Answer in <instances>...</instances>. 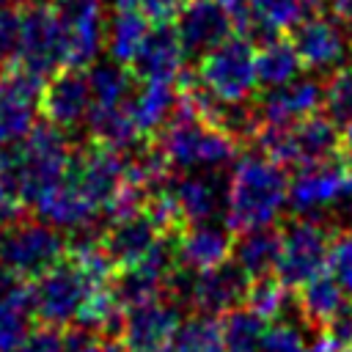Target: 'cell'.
<instances>
[{"instance_id":"16","label":"cell","mask_w":352,"mask_h":352,"mask_svg":"<svg viewBox=\"0 0 352 352\" xmlns=\"http://www.w3.org/2000/svg\"><path fill=\"white\" fill-rule=\"evenodd\" d=\"M248 286H250V275L236 261H223L212 270H201L192 278L190 311L220 316L236 305H245Z\"/></svg>"},{"instance_id":"26","label":"cell","mask_w":352,"mask_h":352,"mask_svg":"<svg viewBox=\"0 0 352 352\" xmlns=\"http://www.w3.org/2000/svg\"><path fill=\"white\" fill-rule=\"evenodd\" d=\"M85 129H88V138L124 154V151H132L143 135L132 118V113L126 110V102L124 104H116V107H99V104H91L88 116H85Z\"/></svg>"},{"instance_id":"18","label":"cell","mask_w":352,"mask_h":352,"mask_svg":"<svg viewBox=\"0 0 352 352\" xmlns=\"http://www.w3.org/2000/svg\"><path fill=\"white\" fill-rule=\"evenodd\" d=\"M38 110L50 124L60 129H72L80 121H85L91 110V85L85 69L66 66L58 74H52L44 82Z\"/></svg>"},{"instance_id":"49","label":"cell","mask_w":352,"mask_h":352,"mask_svg":"<svg viewBox=\"0 0 352 352\" xmlns=\"http://www.w3.org/2000/svg\"><path fill=\"white\" fill-rule=\"evenodd\" d=\"M346 349H349V352H352V341H349V344H346Z\"/></svg>"},{"instance_id":"27","label":"cell","mask_w":352,"mask_h":352,"mask_svg":"<svg viewBox=\"0 0 352 352\" xmlns=\"http://www.w3.org/2000/svg\"><path fill=\"white\" fill-rule=\"evenodd\" d=\"M176 85L173 82H138L132 96L126 99V110L132 113L143 138H154L176 107Z\"/></svg>"},{"instance_id":"13","label":"cell","mask_w":352,"mask_h":352,"mask_svg":"<svg viewBox=\"0 0 352 352\" xmlns=\"http://www.w3.org/2000/svg\"><path fill=\"white\" fill-rule=\"evenodd\" d=\"M187 66V50L173 22H151L143 44L129 60L138 82H173Z\"/></svg>"},{"instance_id":"37","label":"cell","mask_w":352,"mask_h":352,"mask_svg":"<svg viewBox=\"0 0 352 352\" xmlns=\"http://www.w3.org/2000/svg\"><path fill=\"white\" fill-rule=\"evenodd\" d=\"M322 88H324V96H322L324 116L344 132L352 124V69L346 66L333 69L324 77Z\"/></svg>"},{"instance_id":"44","label":"cell","mask_w":352,"mask_h":352,"mask_svg":"<svg viewBox=\"0 0 352 352\" xmlns=\"http://www.w3.org/2000/svg\"><path fill=\"white\" fill-rule=\"evenodd\" d=\"M305 352H344V346L338 344V338L327 330H319V336H314V341L305 344Z\"/></svg>"},{"instance_id":"36","label":"cell","mask_w":352,"mask_h":352,"mask_svg":"<svg viewBox=\"0 0 352 352\" xmlns=\"http://www.w3.org/2000/svg\"><path fill=\"white\" fill-rule=\"evenodd\" d=\"M264 327H267V319L253 314L248 305H236L220 314V336L228 352H256L264 336Z\"/></svg>"},{"instance_id":"15","label":"cell","mask_w":352,"mask_h":352,"mask_svg":"<svg viewBox=\"0 0 352 352\" xmlns=\"http://www.w3.org/2000/svg\"><path fill=\"white\" fill-rule=\"evenodd\" d=\"M349 176L352 173L346 170L344 160L302 165L297 168L294 179H289V206L302 217H316L319 209L333 206Z\"/></svg>"},{"instance_id":"8","label":"cell","mask_w":352,"mask_h":352,"mask_svg":"<svg viewBox=\"0 0 352 352\" xmlns=\"http://www.w3.org/2000/svg\"><path fill=\"white\" fill-rule=\"evenodd\" d=\"M30 283H33L36 319L44 324H55V327H69L77 319L85 297L94 289H99L88 280V275L69 256Z\"/></svg>"},{"instance_id":"25","label":"cell","mask_w":352,"mask_h":352,"mask_svg":"<svg viewBox=\"0 0 352 352\" xmlns=\"http://www.w3.org/2000/svg\"><path fill=\"white\" fill-rule=\"evenodd\" d=\"M349 294L338 286V280L324 270L319 275H314L311 280H305L300 286V294H297V311H300V319L314 327V330H324L346 305Z\"/></svg>"},{"instance_id":"45","label":"cell","mask_w":352,"mask_h":352,"mask_svg":"<svg viewBox=\"0 0 352 352\" xmlns=\"http://www.w3.org/2000/svg\"><path fill=\"white\" fill-rule=\"evenodd\" d=\"M333 16L341 19L346 28H352V0H330Z\"/></svg>"},{"instance_id":"50","label":"cell","mask_w":352,"mask_h":352,"mask_svg":"<svg viewBox=\"0 0 352 352\" xmlns=\"http://www.w3.org/2000/svg\"><path fill=\"white\" fill-rule=\"evenodd\" d=\"M349 36H352V28H349Z\"/></svg>"},{"instance_id":"9","label":"cell","mask_w":352,"mask_h":352,"mask_svg":"<svg viewBox=\"0 0 352 352\" xmlns=\"http://www.w3.org/2000/svg\"><path fill=\"white\" fill-rule=\"evenodd\" d=\"M63 30L66 66L88 69L104 47V0H50Z\"/></svg>"},{"instance_id":"24","label":"cell","mask_w":352,"mask_h":352,"mask_svg":"<svg viewBox=\"0 0 352 352\" xmlns=\"http://www.w3.org/2000/svg\"><path fill=\"white\" fill-rule=\"evenodd\" d=\"M33 209L38 212V220L55 226V228H82L91 226L96 217V206L69 182L60 179L55 187H50L36 204Z\"/></svg>"},{"instance_id":"28","label":"cell","mask_w":352,"mask_h":352,"mask_svg":"<svg viewBox=\"0 0 352 352\" xmlns=\"http://www.w3.org/2000/svg\"><path fill=\"white\" fill-rule=\"evenodd\" d=\"M280 239H283V231L272 226L242 231L234 236L231 258L250 275V280L261 275H272L280 256Z\"/></svg>"},{"instance_id":"17","label":"cell","mask_w":352,"mask_h":352,"mask_svg":"<svg viewBox=\"0 0 352 352\" xmlns=\"http://www.w3.org/2000/svg\"><path fill=\"white\" fill-rule=\"evenodd\" d=\"M324 88L316 77H294L283 85L264 88V94L256 96V110L264 124L292 126L322 107Z\"/></svg>"},{"instance_id":"33","label":"cell","mask_w":352,"mask_h":352,"mask_svg":"<svg viewBox=\"0 0 352 352\" xmlns=\"http://www.w3.org/2000/svg\"><path fill=\"white\" fill-rule=\"evenodd\" d=\"M302 60L292 44V38H272L261 47H256V77L261 88H275L283 85L294 77H300Z\"/></svg>"},{"instance_id":"34","label":"cell","mask_w":352,"mask_h":352,"mask_svg":"<svg viewBox=\"0 0 352 352\" xmlns=\"http://www.w3.org/2000/svg\"><path fill=\"white\" fill-rule=\"evenodd\" d=\"M88 85H91V99L99 107H116L124 104L132 91H135V74L129 72V66L118 63V60H94L88 69Z\"/></svg>"},{"instance_id":"39","label":"cell","mask_w":352,"mask_h":352,"mask_svg":"<svg viewBox=\"0 0 352 352\" xmlns=\"http://www.w3.org/2000/svg\"><path fill=\"white\" fill-rule=\"evenodd\" d=\"M327 272L338 280V286L352 297V231L341 228L330 236L327 248Z\"/></svg>"},{"instance_id":"19","label":"cell","mask_w":352,"mask_h":352,"mask_svg":"<svg viewBox=\"0 0 352 352\" xmlns=\"http://www.w3.org/2000/svg\"><path fill=\"white\" fill-rule=\"evenodd\" d=\"M182 322V308L168 297L126 308L121 344L126 352H160Z\"/></svg>"},{"instance_id":"5","label":"cell","mask_w":352,"mask_h":352,"mask_svg":"<svg viewBox=\"0 0 352 352\" xmlns=\"http://www.w3.org/2000/svg\"><path fill=\"white\" fill-rule=\"evenodd\" d=\"M66 258V236L44 220H16L0 236V261L19 278L36 280Z\"/></svg>"},{"instance_id":"32","label":"cell","mask_w":352,"mask_h":352,"mask_svg":"<svg viewBox=\"0 0 352 352\" xmlns=\"http://www.w3.org/2000/svg\"><path fill=\"white\" fill-rule=\"evenodd\" d=\"M170 170H173V165L165 157L162 146L154 138H146V143L135 146L129 160L124 162V182L140 187L143 192H154L168 184Z\"/></svg>"},{"instance_id":"11","label":"cell","mask_w":352,"mask_h":352,"mask_svg":"<svg viewBox=\"0 0 352 352\" xmlns=\"http://www.w3.org/2000/svg\"><path fill=\"white\" fill-rule=\"evenodd\" d=\"M289 38L302 60V69H308V72L330 74L333 69L344 66V60L352 50L349 28L341 19L322 16V14H314L305 22H300L297 28H292Z\"/></svg>"},{"instance_id":"3","label":"cell","mask_w":352,"mask_h":352,"mask_svg":"<svg viewBox=\"0 0 352 352\" xmlns=\"http://www.w3.org/2000/svg\"><path fill=\"white\" fill-rule=\"evenodd\" d=\"M69 154L72 146L60 126L50 124L47 118L33 124L19 146V201L25 206H33L63 179Z\"/></svg>"},{"instance_id":"10","label":"cell","mask_w":352,"mask_h":352,"mask_svg":"<svg viewBox=\"0 0 352 352\" xmlns=\"http://www.w3.org/2000/svg\"><path fill=\"white\" fill-rule=\"evenodd\" d=\"M63 179H69L96 209H104V204L124 184V160L118 151L88 140L80 148H72Z\"/></svg>"},{"instance_id":"4","label":"cell","mask_w":352,"mask_h":352,"mask_svg":"<svg viewBox=\"0 0 352 352\" xmlns=\"http://www.w3.org/2000/svg\"><path fill=\"white\" fill-rule=\"evenodd\" d=\"M198 80L223 102H248L256 88V44L245 36H228L198 58Z\"/></svg>"},{"instance_id":"21","label":"cell","mask_w":352,"mask_h":352,"mask_svg":"<svg viewBox=\"0 0 352 352\" xmlns=\"http://www.w3.org/2000/svg\"><path fill=\"white\" fill-rule=\"evenodd\" d=\"M173 239H176V264L195 272L228 261L234 248V231L228 226H214V223L187 226Z\"/></svg>"},{"instance_id":"35","label":"cell","mask_w":352,"mask_h":352,"mask_svg":"<svg viewBox=\"0 0 352 352\" xmlns=\"http://www.w3.org/2000/svg\"><path fill=\"white\" fill-rule=\"evenodd\" d=\"M160 352H226L220 336V319L206 314H192L190 319L179 322V327Z\"/></svg>"},{"instance_id":"22","label":"cell","mask_w":352,"mask_h":352,"mask_svg":"<svg viewBox=\"0 0 352 352\" xmlns=\"http://www.w3.org/2000/svg\"><path fill=\"white\" fill-rule=\"evenodd\" d=\"M160 236L162 231L154 226V220L146 212H138L132 217L107 223L102 231V248L116 264V270H121V267H132L143 261V256L154 248Z\"/></svg>"},{"instance_id":"14","label":"cell","mask_w":352,"mask_h":352,"mask_svg":"<svg viewBox=\"0 0 352 352\" xmlns=\"http://www.w3.org/2000/svg\"><path fill=\"white\" fill-rule=\"evenodd\" d=\"M173 25L187 50V58H201L234 36V19L223 0H184L173 16Z\"/></svg>"},{"instance_id":"40","label":"cell","mask_w":352,"mask_h":352,"mask_svg":"<svg viewBox=\"0 0 352 352\" xmlns=\"http://www.w3.org/2000/svg\"><path fill=\"white\" fill-rule=\"evenodd\" d=\"M22 38V11L19 6H0V72L16 63Z\"/></svg>"},{"instance_id":"41","label":"cell","mask_w":352,"mask_h":352,"mask_svg":"<svg viewBox=\"0 0 352 352\" xmlns=\"http://www.w3.org/2000/svg\"><path fill=\"white\" fill-rule=\"evenodd\" d=\"M256 352H305V341L300 327H294L286 319H272V324L264 327Z\"/></svg>"},{"instance_id":"46","label":"cell","mask_w":352,"mask_h":352,"mask_svg":"<svg viewBox=\"0 0 352 352\" xmlns=\"http://www.w3.org/2000/svg\"><path fill=\"white\" fill-rule=\"evenodd\" d=\"M341 160H344L346 170L352 173V124L341 132Z\"/></svg>"},{"instance_id":"1","label":"cell","mask_w":352,"mask_h":352,"mask_svg":"<svg viewBox=\"0 0 352 352\" xmlns=\"http://www.w3.org/2000/svg\"><path fill=\"white\" fill-rule=\"evenodd\" d=\"M286 204L289 176L283 165L261 154H242L234 162L226 182V226L234 234L272 226Z\"/></svg>"},{"instance_id":"43","label":"cell","mask_w":352,"mask_h":352,"mask_svg":"<svg viewBox=\"0 0 352 352\" xmlns=\"http://www.w3.org/2000/svg\"><path fill=\"white\" fill-rule=\"evenodd\" d=\"M72 352H124V344L121 341H116V338H96V336H91V338H85L77 349H72Z\"/></svg>"},{"instance_id":"38","label":"cell","mask_w":352,"mask_h":352,"mask_svg":"<svg viewBox=\"0 0 352 352\" xmlns=\"http://www.w3.org/2000/svg\"><path fill=\"white\" fill-rule=\"evenodd\" d=\"M289 289L272 275H261V278H253L250 286H248V294H245V305L258 314L261 319H280L283 308H286V294Z\"/></svg>"},{"instance_id":"7","label":"cell","mask_w":352,"mask_h":352,"mask_svg":"<svg viewBox=\"0 0 352 352\" xmlns=\"http://www.w3.org/2000/svg\"><path fill=\"white\" fill-rule=\"evenodd\" d=\"M22 11V38L16 66L25 72L50 80L60 69H66V50H63V30L52 11L50 0H28L19 6Z\"/></svg>"},{"instance_id":"31","label":"cell","mask_w":352,"mask_h":352,"mask_svg":"<svg viewBox=\"0 0 352 352\" xmlns=\"http://www.w3.org/2000/svg\"><path fill=\"white\" fill-rule=\"evenodd\" d=\"M107 286L124 311L143 305V302H151L157 297H165V275L154 272L146 264H132V267L116 270Z\"/></svg>"},{"instance_id":"29","label":"cell","mask_w":352,"mask_h":352,"mask_svg":"<svg viewBox=\"0 0 352 352\" xmlns=\"http://www.w3.org/2000/svg\"><path fill=\"white\" fill-rule=\"evenodd\" d=\"M165 187H168L184 226L209 223L220 209V192H217V184L212 179L179 176V179H168Z\"/></svg>"},{"instance_id":"6","label":"cell","mask_w":352,"mask_h":352,"mask_svg":"<svg viewBox=\"0 0 352 352\" xmlns=\"http://www.w3.org/2000/svg\"><path fill=\"white\" fill-rule=\"evenodd\" d=\"M280 239V256L275 264V278L286 289H300L305 280L327 270V248L333 231L316 217H297L286 223Z\"/></svg>"},{"instance_id":"23","label":"cell","mask_w":352,"mask_h":352,"mask_svg":"<svg viewBox=\"0 0 352 352\" xmlns=\"http://www.w3.org/2000/svg\"><path fill=\"white\" fill-rule=\"evenodd\" d=\"M294 140V168L341 160V129L322 113H314L292 124Z\"/></svg>"},{"instance_id":"30","label":"cell","mask_w":352,"mask_h":352,"mask_svg":"<svg viewBox=\"0 0 352 352\" xmlns=\"http://www.w3.org/2000/svg\"><path fill=\"white\" fill-rule=\"evenodd\" d=\"M148 28H151V19L143 14V8L110 11L107 25H104V50H107V55L113 60L129 66L138 47L143 44Z\"/></svg>"},{"instance_id":"12","label":"cell","mask_w":352,"mask_h":352,"mask_svg":"<svg viewBox=\"0 0 352 352\" xmlns=\"http://www.w3.org/2000/svg\"><path fill=\"white\" fill-rule=\"evenodd\" d=\"M44 82L16 63L0 72V146L19 143L33 129Z\"/></svg>"},{"instance_id":"47","label":"cell","mask_w":352,"mask_h":352,"mask_svg":"<svg viewBox=\"0 0 352 352\" xmlns=\"http://www.w3.org/2000/svg\"><path fill=\"white\" fill-rule=\"evenodd\" d=\"M6 3H11V6H22V3H28V0H0V6H6Z\"/></svg>"},{"instance_id":"51","label":"cell","mask_w":352,"mask_h":352,"mask_svg":"<svg viewBox=\"0 0 352 352\" xmlns=\"http://www.w3.org/2000/svg\"><path fill=\"white\" fill-rule=\"evenodd\" d=\"M124 352H126V349H124Z\"/></svg>"},{"instance_id":"48","label":"cell","mask_w":352,"mask_h":352,"mask_svg":"<svg viewBox=\"0 0 352 352\" xmlns=\"http://www.w3.org/2000/svg\"><path fill=\"white\" fill-rule=\"evenodd\" d=\"M165 3H170V6H176V8H179V6L184 3V0H165Z\"/></svg>"},{"instance_id":"42","label":"cell","mask_w":352,"mask_h":352,"mask_svg":"<svg viewBox=\"0 0 352 352\" xmlns=\"http://www.w3.org/2000/svg\"><path fill=\"white\" fill-rule=\"evenodd\" d=\"M11 352H66L63 327H55V324H44L41 322V324L30 327V333Z\"/></svg>"},{"instance_id":"2","label":"cell","mask_w":352,"mask_h":352,"mask_svg":"<svg viewBox=\"0 0 352 352\" xmlns=\"http://www.w3.org/2000/svg\"><path fill=\"white\" fill-rule=\"evenodd\" d=\"M154 140L162 146L165 157L179 170L223 168L239 151V143L231 135H226L223 129H217L209 121H204L184 96L176 99V107H173L170 118L154 135Z\"/></svg>"},{"instance_id":"20","label":"cell","mask_w":352,"mask_h":352,"mask_svg":"<svg viewBox=\"0 0 352 352\" xmlns=\"http://www.w3.org/2000/svg\"><path fill=\"white\" fill-rule=\"evenodd\" d=\"M322 11V0H250V22L239 36L250 38L256 47L289 33L308 16Z\"/></svg>"}]
</instances>
